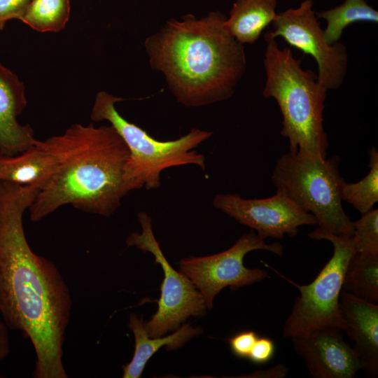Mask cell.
<instances>
[{"label": "cell", "instance_id": "1", "mask_svg": "<svg viewBox=\"0 0 378 378\" xmlns=\"http://www.w3.org/2000/svg\"><path fill=\"white\" fill-rule=\"evenodd\" d=\"M39 190L0 181V313L8 329L32 343L34 378H67L62 358L70 291L55 265L31 250L23 227Z\"/></svg>", "mask_w": 378, "mask_h": 378}, {"label": "cell", "instance_id": "2", "mask_svg": "<svg viewBox=\"0 0 378 378\" xmlns=\"http://www.w3.org/2000/svg\"><path fill=\"white\" fill-rule=\"evenodd\" d=\"M220 11L171 19L144 43L151 68L162 72L176 100L188 107L229 99L246 69L244 46L224 27Z\"/></svg>", "mask_w": 378, "mask_h": 378}, {"label": "cell", "instance_id": "3", "mask_svg": "<svg viewBox=\"0 0 378 378\" xmlns=\"http://www.w3.org/2000/svg\"><path fill=\"white\" fill-rule=\"evenodd\" d=\"M53 157L55 170L29 207L38 222L71 204L81 211L109 217L130 192L125 180L130 155L113 126L74 124L42 141Z\"/></svg>", "mask_w": 378, "mask_h": 378}, {"label": "cell", "instance_id": "4", "mask_svg": "<svg viewBox=\"0 0 378 378\" xmlns=\"http://www.w3.org/2000/svg\"><path fill=\"white\" fill-rule=\"evenodd\" d=\"M263 65L265 98L274 99L282 115L281 135L288 139L290 152L304 151L326 158L328 140L323 112L328 89L317 74L302 67L288 47L280 48L270 31L264 35Z\"/></svg>", "mask_w": 378, "mask_h": 378}, {"label": "cell", "instance_id": "5", "mask_svg": "<svg viewBox=\"0 0 378 378\" xmlns=\"http://www.w3.org/2000/svg\"><path fill=\"white\" fill-rule=\"evenodd\" d=\"M125 100L106 91L97 92L90 113L95 122L108 121L126 144L130 155L125 169V180L130 190L157 189L161 172L168 168L194 164L205 171V157L194 149L213 134L192 128L175 140L159 141L144 130L124 118L115 104Z\"/></svg>", "mask_w": 378, "mask_h": 378}, {"label": "cell", "instance_id": "6", "mask_svg": "<svg viewBox=\"0 0 378 378\" xmlns=\"http://www.w3.org/2000/svg\"><path fill=\"white\" fill-rule=\"evenodd\" d=\"M340 162L337 155L326 159L304 151H289L277 160L271 179L276 190L315 217L317 230L351 236L353 221L342 205L345 181L340 174Z\"/></svg>", "mask_w": 378, "mask_h": 378}, {"label": "cell", "instance_id": "7", "mask_svg": "<svg viewBox=\"0 0 378 378\" xmlns=\"http://www.w3.org/2000/svg\"><path fill=\"white\" fill-rule=\"evenodd\" d=\"M308 236L316 240H328L334 248L332 256L313 281L299 285L270 267L300 291L284 325L282 334L285 338L330 328H340L344 332L347 329L339 302L345 272L355 253L352 235H336L316 229Z\"/></svg>", "mask_w": 378, "mask_h": 378}, {"label": "cell", "instance_id": "8", "mask_svg": "<svg viewBox=\"0 0 378 378\" xmlns=\"http://www.w3.org/2000/svg\"><path fill=\"white\" fill-rule=\"evenodd\" d=\"M138 220L141 232L131 233L126 244L128 247L134 246L152 253L155 262L162 268L164 279L158 310L150 321L144 322L149 337H162L177 329L188 318L204 316L206 307L202 294L192 281L175 270L166 259L153 232L150 217L145 212H139Z\"/></svg>", "mask_w": 378, "mask_h": 378}, {"label": "cell", "instance_id": "9", "mask_svg": "<svg viewBox=\"0 0 378 378\" xmlns=\"http://www.w3.org/2000/svg\"><path fill=\"white\" fill-rule=\"evenodd\" d=\"M265 250L281 256L283 246L267 244L253 230L243 234L230 248L203 257H188L178 262L179 272L185 274L202 294L208 309L213 307L215 296L224 288L232 290L261 281L268 273L261 269H248L244 258L249 252Z\"/></svg>", "mask_w": 378, "mask_h": 378}, {"label": "cell", "instance_id": "10", "mask_svg": "<svg viewBox=\"0 0 378 378\" xmlns=\"http://www.w3.org/2000/svg\"><path fill=\"white\" fill-rule=\"evenodd\" d=\"M312 0L302 1L298 8L276 14L272 22L273 37L282 38L289 46L311 55L317 64L318 80L328 90L340 88L348 69L346 46L329 43L313 9Z\"/></svg>", "mask_w": 378, "mask_h": 378}, {"label": "cell", "instance_id": "11", "mask_svg": "<svg viewBox=\"0 0 378 378\" xmlns=\"http://www.w3.org/2000/svg\"><path fill=\"white\" fill-rule=\"evenodd\" d=\"M213 206L240 224L255 230L262 239H282L285 234L295 237L302 225H317L310 213L299 207L285 193L263 199H244L237 194H218Z\"/></svg>", "mask_w": 378, "mask_h": 378}, {"label": "cell", "instance_id": "12", "mask_svg": "<svg viewBox=\"0 0 378 378\" xmlns=\"http://www.w3.org/2000/svg\"><path fill=\"white\" fill-rule=\"evenodd\" d=\"M343 330L330 328L293 337V349L314 378H354L362 365Z\"/></svg>", "mask_w": 378, "mask_h": 378}, {"label": "cell", "instance_id": "13", "mask_svg": "<svg viewBox=\"0 0 378 378\" xmlns=\"http://www.w3.org/2000/svg\"><path fill=\"white\" fill-rule=\"evenodd\" d=\"M27 104L24 83L0 62L1 155H18L37 141L31 127L20 124L17 119Z\"/></svg>", "mask_w": 378, "mask_h": 378}, {"label": "cell", "instance_id": "14", "mask_svg": "<svg viewBox=\"0 0 378 378\" xmlns=\"http://www.w3.org/2000/svg\"><path fill=\"white\" fill-rule=\"evenodd\" d=\"M340 309L347 325L345 330L354 343L362 370L370 376L378 375V305L358 298L344 290L340 296Z\"/></svg>", "mask_w": 378, "mask_h": 378}, {"label": "cell", "instance_id": "15", "mask_svg": "<svg viewBox=\"0 0 378 378\" xmlns=\"http://www.w3.org/2000/svg\"><path fill=\"white\" fill-rule=\"evenodd\" d=\"M128 326L134 334L135 346L131 361L122 366L123 378L140 377L148 360L160 348L166 346L167 351L176 349L202 332L201 328H194L186 323L167 337L149 338L144 321L134 313L130 316Z\"/></svg>", "mask_w": 378, "mask_h": 378}, {"label": "cell", "instance_id": "16", "mask_svg": "<svg viewBox=\"0 0 378 378\" xmlns=\"http://www.w3.org/2000/svg\"><path fill=\"white\" fill-rule=\"evenodd\" d=\"M55 170L52 155L42 141L24 152L8 156L0 154V181L21 186H36L40 189Z\"/></svg>", "mask_w": 378, "mask_h": 378}, {"label": "cell", "instance_id": "17", "mask_svg": "<svg viewBox=\"0 0 378 378\" xmlns=\"http://www.w3.org/2000/svg\"><path fill=\"white\" fill-rule=\"evenodd\" d=\"M276 5V0H236L224 27L239 43L253 44L274 20Z\"/></svg>", "mask_w": 378, "mask_h": 378}, {"label": "cell", "instance_id": "18", "mask_svg": "<svg viewBox=\"0 0 378 378\" xmlns=\"http://www.w3.org/2000/svg\"><path fill=\"white\" fill-rule=\"evenodd\" d=\"M342 290L368 302H378V255L354 253L344 277Z\"/></svg>", "mask_w": 378, "mask_h": 378}, {"label": "cell", "instance_id": "19", "mask_svg": "<svg viewBox=\"0 0 378 378\" xmlns=\"http://www.w3.org/2000/svg\"><path fill=\"white\" fill-rule=\"evenodd\" d=\"M316 15L318 19L326 21L323 31L330 44L338 42L344 29L352 23L378 22V12L365 0H344L341 5L316 13Z\"/></svg>", "mask_w": 378, "mask_h": 378}, {"label": "cell", "instance_id": "20", "mask_svg": "<svg viewBox=\"0 0 378 378\" xmlns=\"http://www.w3.org/2000/svg\"><path fill=\"white\" fill-rule=\"evenodd\" d=\"M71 0H31L20 21L39 32H59L69 21Z\"/></svg>", "mask_w": 378, "mask_h": 378}, {"label": "cell", "instance_id": "21", "mask_svg": "<svg viewBox=\"0 0 378 378\" xmlns=\"http://www.w3.org/2000/svg\"><path fill=\"white\" fill-rule=\"evenodd\" d=\"M368 174L356 183H344L341 198L351 204L361 214L373 209L378 202V152L374 146L368 150Z\"/></svg>", "mask_w": 378, "mask_h": 378}, {"label": "cell", "instance_id": "22", "mask_svg": "<svg viewBox=\"0 0 378 378\" xmlns=\"http://www.w3.org/2000/svg\"><path fill=\"white\" fill-rule=\"evenodd\" d=\"M351 236L355 253L378 255V209H372L361 214L353 221Z\"/></svg>", "mask_w": 378, "mask_h": 378}, {"label": "cell", "instance_id": "23", "mask_svg": "<svg viewBox=\"0 0 378 378\" xmlns=\"http://www.w3.org/2000/svg\"><path fill=\"white\" fill-rule=\"evenodd\" d=\"M258 336L252 331L241 332L228 340L232 352L237 357L248 359V355Z\"/></svg>", "mask_w": 378, "mask_h": 378}, {"label": "cell", "instance_id": "24", "mask_svg": "<svg viewBox=\"0 0 378 378\" xmlns=\"http://www.w3.org/2000/svg\"><path fill=\"white\" fill-rule=\"evenodd\" d=\"M31 0H0V31L10 20H20Z\"/></svg>", "mask_w": 378, "mask_h": 378}, {"label": "cell", "instance_id": "25", "mask_svg": "<svg viewBox=\"0 0 378 378\" xmlns=\"http://www.w3.org/2000/svg\"><path fill=\"white\" fill-rule=\"evenodd\" d=\"M275 353L274 342L267 337H259L255 341L248 359L255 364H263L270 361Z\"/></svg>", "mask_w": 378, "mask_h": 378}, {"label": "cell", "instance_id": "26", "mask_svg": "<svg viewBox=\"0 0 378 378\" xmlns=\"http://www.w3.org/2000/svg\"><path fill=\"white\" fill-rule=\"evenodd\" d=\"M10 353L8 328L3 321H0V361Z\"/></svg>", "mask_w": 378, "mask_h": 378}]
</instances>
